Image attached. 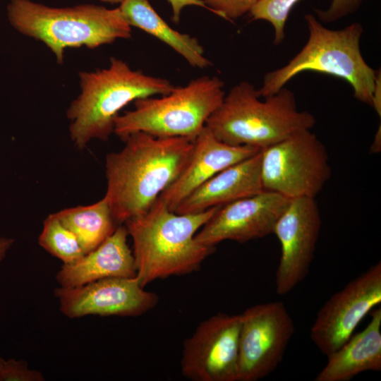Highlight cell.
<instances>
[{"instance_id":"cell-1","label":"cell","mask_w":381,"mask_h":381,"mask_svg":"<svg viewBox=\"0 0 381 381\" xmlns=\"http://www.w3.org/2000/svg\"><path fill=\"white\" fill-rule=\"evenodd\" d=\"M124 147L105 160L107 199L116 224L147 212L180 175L194 141L157 138L143 132L128 135Z\"/></svg>"},{"instance_id":"cell-2","label":"cell","mask_w":381,"mask_h":381,"mask_svg":"<svg viewBox=\"0 0 381 381\" xmlns=\"http://www.w3.org/2000/svg\"><path fill=\"white\" fill-rule=\"evenodd\" d=\"M219 207L179 214L158 198L147 212L125 222L133 241L136 277L143 287L200 267L214 248L199 243L195 236Z\"/></svg>"},{"instance_id":"cell-3","label":"cell","mask_w":381,"mask_h":381,"mask_svg":"<svg viewBox=\"0 0 381 381\" xmlns=\"http://www.w3.org/2000/svg\"><path fill=\"white\" fill-rule=\"evenodd\" d=\"M79 78L80 92L66 112L71 140L79 150L93 139L107 140L119 111L130 102L166 95L174 87L169 80L133 70L116 57L106 68L80 71Z\"/></svg>"},{"instance_id":"cell-4","label":"cell","mask_w":381,"mask_h":381,"mask_svg":"<svg viewBox=\"0 0 381 381\" xmlns=\"http://www.w3.org/2000/svg\"><path fill=\"white\" fill-rule=\"evenodd\" d=\"M260 98L250 83H238L225 94L205 126L223 143L262 150L316 123L311 113L298 109L295 94L286 87Z\"/></svg>"},{"instance_id":"cell-5","label":"cell","mask_w":381,"mask_h":381,"mask_svg":"<svg viewBox=\"0 0 381 381\" xmlns=\"http://www.w3.org/2000/svg\"><path fill=\"white\" fill-rule=\"evenodd\" d=\"M304 19L308 31L306 44L286 64L265 75L258 95L260 97L272 95L298 74L315 71L344 80L352 87L355 99L372 107L377 71L362 55V25L353 23L342 29L332 30L313 13L306 14Z\"/></svg>"},{"instance_id":"cell-6","label":"cell","mask_w":381,"mask_h":381,"mask_svg":"<svg viewBox=\"0 0 381 381\" xmlns=\"http://www.w3.org/2000/svg\"><path fill=\"white\" fill-rule=\"evenodd\" d=\"M7 11L11 25L42 42L59 64L63 63L67 48L95 49L131 37V26L119 8L92 4L54 8L30 0H11Z\"/></svg>"},{"instance_id":"cell-7","label":"cell","mask_w":381,"mask_h":381,"mask_svg":"<svg viewBox=\"0 0 381 381\" xmlns=\"http://www.w3.org/2000/svg\"><path fill=\"white\" fill-rule=\"evenodd\" d=\"M223 80L200 76L161 97L135 100L134 109L115 119L114 133L123 141L143 132L157 138H186L195 140L209 116L222 102Z\"/></svg>"},{"instance_id":"cell-8","label":"cell","mask_w":381,"mask_h":381,"mask_svg":"<svg viewBox=\"0 0 381 381\" xmlns=\"http://www.w3.org/2000/svg\"><path fill=\"white\" fill-rule=\"evenodd\" d=\"M263 190L288 199L313 198L329 181L327 151L310 129L297 131L261 150Z\"/></svg>"},{"instance_id":"cell-9","label":"cell","mask_w":381,"mask_h":381,"mask_svg":"<svg viewBox=\"0 0 381 381\" xmlns=\"http://www.w3.org/2000/svg\"><path fill=\"white\" fill-rule=\"evenodd\" d=\"M240 316L238 381H256L282 362L295 327L281 301L253 306Z\"/></svg>"},{"instance_id":"cell-10","label":"cell","mask_w":381,"mask_h":381,"mask_svg":"<svg viewBox=\"0 0 381 381\" xmlns=\"http://www.w3.org/2000/svg\"><path fill=\"white\" fill-rule=\"evenodd\" d=\"M240 315L217 313L183 344L181 373L193 381H238Z\"/></svg>"},{"instance_id":"cell-11","label":"cell","mask_w":381,"mask_h":381,"mask_svg":"<svg viewBox=\"0 0 381 381\" xmlns=\"http://www.w3.org/2000/svg\"><path fill=\"white\" fill-rule=\"evenodd\" d=\"M381 303V262L348 282L319 310L310 330L326 356L341 347L364 317Z\"/></svg>"},{"instance_id":"cell-12","label":"cell","mask_w":381,"mask_h":381,"mask_svg":"<svg viewBox=\"0 0 381 381\" xmlns=\"http://www.w3.org/2000/svg\"><path fill=\"white\" fill-rule=\"evenodd\" d=\"M320 228L321 218L315 198L289 200L273 230L281 247L275 275L278 295L287 294L307 276Z\"/></svg>"},{"instance_id":"cell-13","label":"cell","mask_w":381,"mask_h":381,"mask_svg":"<svg viewBox=\"0 0 381 381\" xmlns=\"http://www.w3.org/2000/svg\"><path fill=\"white\" fill-rule=\"evenodd\" d=\"M61 313L69 318L85 315L136 317L154 308L155 293L144 289L138 278L110 277L55 289Z\"/></svg>"},{"instance_id":"cell-14","label":"cell","mask_w":381,"mask_h":381,"mask_svg":"<svg viewBox=\"0 0 381 381\" xmlns=\"http://www.w3.org/2000/svg\"><path fill=\"white\" fill-rule=\"evenodd\" d=\"M290 199L265 190L221 205L195 234L200 244L214 248L224 241L241 243L273 234Z\"/></svg>"},{"instance_id":"cell-15","label":"cell","mask_w":381,"mask_h":381,"mask_svg":"<svg viewBox=\"0 0 381 381\" xmlns=\"http://www.w3.org/2000/svg\"><path fill=\"white\" fill-rule=\"evenodd\" d=\"M260 150L254 147L223 143L205 126L194 140L192 152L183 171L158 198L175 212L189 194L210 178Z\"/></svg>"},{"instance_id":"cell-16","label":"cell","mask_w":381,"mask_h":381,"mask_svg":"<svg viewBox=\"0 0 381 381\" xmlns=\"http://www.w3.org/2000/svg\"><path fill=\"white\" fill-rule=\"evenodd\" d=\"M128 236L125 225L118 226L96 248L71 263L64 264L56 275L60 286H78L110 277H136Z\"/></svg>"},{"instance_id":"cell-17","label":"cell","mask_w":381,"mask_h":381,"mask_svg":"<svg viewBox=\"0 0 381 381\" xmlns=\"http://www.w3.org/2000/svg\"><path fill=\"white\" fill-rule=\"evenodd\" d=\"M260 166L261 150L210 178L189 194L175 212L197 213L262 191Z\"/></svg>"},{"instance_id":"cell-18","label":"cell","mask_w":381,"mask_h":381,"mask_svg":"<svg viewBox=\"0 0 381 381\" xmlns=\"http://www.w3.org/2000/svg\"><path fill=\"white\" fill-rule=\"evenodd\" d=\"M368 325L329 354L315 381H349L365 371L381 370V308H374Z\"/></svg>"},{"instance_id":"cell-19","label":"cell","mask_w":381,"mask_h":381,"mask_svg":"<svg viewBox=\"0 0 381 381\" xmlns=\"http://www.w3.org/2000/svg\"><path fill=\"white\" fill-rule=\"evenodd\" d=\"M118 8L131 27L138 28L164 42L191 66L205 68L212 65L198 39L173 29L148 0H124Z\"/></svg>"},{"instance_id":"cell-20","label":"cell","mask_w":381,"mask_h":381,"mask_svg":"<svg viewBox=\"0 0 381 381\" xmlns=\"http://www.w3.org/2000/svg\"><path fill=\"white\" fill-rule=\"evenodd\" d=\"M54 214L74 234L84 254L99 246L117 227L104 197L95 203L63 209Z\"/></svg>"},{"instance_id":"cell-21","label":"cell","mask_w":381,"mask_h":381,"mask_svg":"<svg viewBox=\"0 0 381 381\" xmlns=\"http://www.w3.org/2000/svg\"><path fill=\"white\" fill-rule=\"evenodd\" d=\"M38 243L64 264L71 263L84 255L74 234L61 222L54 213L49 214L44 221Z\"/></svg>"},{"instance_id":"cell-22","label":"cell","mask_w":381,"mask_h":381,"mask_svg":"<svg viewBox=\"0 0 381 381\" xmlns=\"http://www.w3.org/2000/svg\"><path fill=\"white\" fill-rule=\"evenodd\" d=\"M301 0H258L249 14L253 20H265L274 29V44H281L285 37V25L294 6Z\"/></svg>"},{"instance_id":"cell-23","label":"cell","mask_w":381,"mask_h":381,"mask_svg":"<svg viewBox=\"0 0 381 381\" xmlns=\"http://www.w3.org/2000/svg\"><path fill=\"white\" fill-rule=\"evenodd\" d=\"M208 10L226 20H232L249 13L258 0H201Z\"/></svg>"},{"instance_id":"cell-24","label":"cell","mask_w":381,"mask_h":381,"mask_svg":"<svg viewBox=\"0 0 381 381\" xmlns=\"http://www.w3.org/2000/svg\"><path fill=\"white\" fill-rule=\"evenodd\" d=\"M44 376L24 361L5 360L0 355V381H42Z\"/></svg>"},{"instance_id":"cell-25","label":"cell","mask_w":381,"mask_h":381,"mask_svg":"<svg viewBox=\"0 0 381 381\" xmlns=\"http://www.w3.org/2000/svg\"><path fill=\"white\" fill-rule=\"evenodd\" d=\"M366 0H332L326 9L314 8L315 16L324 23L336 22L354 13Z\"/></svg>"},{"instance_id":"cell-26","label":"cell","mask_w":381,"mask_h":381,"mask_svg":"<svg viewBox=\"0 0 381 381\" xmlns=\"http://www.w3.org/2000/svg\"><path fill=\"white\" fill-rule=\"evenodd\" d=\"M167 1L171 7V20L176 24L180 22L182 10L188 6H197L208 10L201 0H167Z\"/></svg>"},{"instance_id":"cell-27","label":"cell","mask_w":381,"mask_h":381,"mask_svg":"<svg viewBox=\"0 0 381 381\" xmlns=\"http://www.w3.org/2000/svg\"><path fill=\"white\" fill-rule=\"evenodd\" d=\"M372 107L376 111L377 114L381 115V77L380 71H377L375 88L373 91V99Z\"/></svg>"},{"instance_id":"cell-28","label":"cell","mask_w":381,"mask_h":381,"mask_svg":"<svg viewBox=\"0 0 381 381\" xmlns=\"http://www.w3.org/2000/svg\"><path fill=\"white\" fill-rule=\"evenodd\" d=\"M13 242V239L11 238H0V262L6 257L7 251L12 246Z\"/></svg>"},{"instance_id":"cell-29","label":"cell","mask_w":381,"mask_h":381,"mask_svg":"<svg viewBox=\"0 0 381 381\" xmlns=\"http://www.w3.org/2000/svg\"><path fill=\"white\" fill-rule=\"evenodd\" d=\"M381 133H380V126L379 127V129L377 130L375 139L371 145L370 147V152L373 153H377L380 151L381 147Z\"/></svg>"},{"instance_id":"cell-30","label":"cell","mask_w":381,"mask_h":381,"mask_svg":"<svg viewBox=\"0 0 381 381\" xmlns=\"http://www.w3.org/2000/svg\"><path fill=\"white\" fill-rule=\"evenodd\" d=\"M110 4H121L124 0H100Z\"/></svg>"}]
</instances>
